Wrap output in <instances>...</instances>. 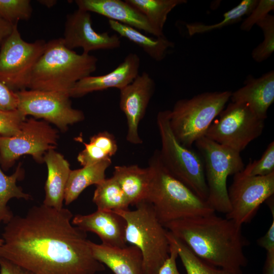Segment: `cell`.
<instances>
[{"mask_svg": "<svg viewBox=\"0 0 274 274\" xmlns=\"http://www.w3.org/2000/svg\"><path fill=\"white\" fill-rule=\"evenodd\" d=\"M48 176L45 186L43 204L60 210L63 208L64 191L71 169L68 161L54 149L48 151L44 156Z\"/></svg>", "mask_w": 274, "mask_h": 274, "instance_id": "cell-21", "label": "cell"}, {"mask_svg": "<svg viewBox=\"0 0 274 274\" xmlns=\"http://www.w3.org/2000/svg\"><path fill=\"white\" fill-rule=\"evenodd\" d=\"M155 89L154 80L146 72L139 74L128 85L120 89L119 106L127 125V141L134 145L142 143L139 126L146 112Z\"/></svg>", "mask_w": 274, "mask_h": 274, "instance_id": "cell-15", "label": "cell"}, {"mask_svg": "<svg viewBox=\"0 0 274 274\" xmlns=\"http://www.w3.org/2000/svg\"><path fill=\"white\" fill-rule=\"evenodd\" d=\"M195 144L204 160L208 189L206 201L215 212L226 214L231 210L227 187V178L241 172L244 168L240 153L205 136Z\"/></svg>", "mask_w": 274, "mask_h": 274, "instance_id": "cell-8", "label": "cell"}, {"mask_svg": "<svg viewBox=\"0 0 274 274\" xmlns=\"http://www.w3.org/2000/svg\"><path fill=\"white\" fill-rule=\"evenodd\" d=\"M26 116L19 110H0V135L13 136L17 134Z\"/></svg>", "mask_w": 274, "mask_h": 274, "instance_id": "cell-34", "label": "cell"}, {"mask_svg": "<svg viewBox=\"0 0 274 274\" xmlns=\"http://www.w3.org/2000/svg\"><path fill=\"white\" fill-rule=\"evenodd\" d=\"M38 2L47 8H51L57 3L55 0H39Z\"/></svg>", "mask_w": 274, "mask_h": 274, "instance_id": "cell-42", "label": "cell"}, {"mask_svg": "<svg viewBox=\"0 0 274 274\" xmlns=\"http://www.w3.org/2000/svg\"><path fill=\"white\" fill-rule=\"evenodd\" d=\"M92 201L97 210L116 211L128 209L130 203L116 180L105 179L96 185Z\"/></svg>", "mask_w": 274, "mask_h": 274, "instance_id": "cell-27", "label": "cell"}, {"mask_svg": "<svg viewBox=\"0 0 274 274\" xmlns=\"http://www.w3.org/2000/svg\"><path fill=\"white\" fill-rule=\"evenodd\" d=\"M110 28L120 36L140 47L152 59L160 61L165 57L167 51L173 48V42L165 37L153 38L141 33L140 30L118 22L109 20Z\"/></svg>", "mask_w": 274, "mask_h": 274, "instance_id": "cell-24", "label": "cell"}, {"mask_svg": "<svg viewBox=\"0 0 274 274\" xmlns=\"http://www.w3.org/2000/svg\"><path fill=\"white\" fill-rule=\"evenodd\" d=\"M272 221L266 233L257 241V244L266 252L274 251V214Z\"/></svg>", "mask_w": 274, "mask_h": 274, "instance_id": "cell-39", "label": "cell"}, {"mask_svg": "<svg viewBox=\"0 0 274 274\" xmlns=\"http://www.w3.org/2000/svg\"><path fill=\"white\" fill-rule=\"evenodd\" d=\"M168 241L170 245L169 255L160 267L158 274H181L176 264V259L178 257L177 248L172 242Z\"/></svg>", "mask_w": 274, "mask_h": 274, "instance_id": "cell-37", "label": "cell"}, {"mask_svg": "<svg viewBox=\"0 0 274 274\" xmlns=\"http://www.w3.org/2000/svg\"><path fill=\"white\" fill-rule=\"evenodd\" d=\"M167 236L168 239L176 247L178 256L180 258L187 274H234L206 262L168 230Z\"/></svg>", "mask_w": 274, "mask_h": 274, "instance_id": "cell-29", "label": "cell"}, {"mask_svg": "<svg viewBox=\"0 0 274 274\" xmlns=\"http://www.w3.org/2000/svg\"><path fill=\"white\" fill-rule=\"evenodd\" d=\"M72 223L85 232L95 233L104 245L119 248L126 246L125 222L113 211L97 210L87 215L77 214L73 216Z\"/></svg>", "mask_w": 274, "mask_h": 274, "instance_id": "cell-17", "label": "cell"}, {"mask_svg": "<svg viewBox=\"0 0 274 274\" xmlns=\"http://www.w3.org/2000/svg\"><path fill=\"white\" fill-rule=\"evenodd\" d=\"M164 227L208 264L234 274H242L248 263L244 253L247 240L242 226L215 213L177 220Z\"/></svg>", "mask_w": 274, "mask_h": 274, "instance_id": "cell-2", "label": "cell"}, {"mask_svg": "<svg viewBox=\"0 0 274 274\" xmlns=\"http://www.w3.org/2000/svg\"><path fill=\"white\" fill-rule=\"evenodd\" d=\"M90 12L78 9L67 15L63 38L65 46L71 50L81 48L84 53L98 50H110L119 48L121 41L116 35L108 32L98 33L92 25Z\"/></svg>", "mask_w": 274, "mask_h": 274, "instance_id": "cell-14", "label": "cell"}, {"mask_svg": "<svg viewBox=\"0 0 274 274\" xmlns=\"http://www.w3.org/2000/svg\"><path fill=\"white\" fill-rule=\"evenodd\" d=\"M149 188L146 201L164 226L173 221L215 213L208 203L173 176L162 162L159 150L150 157Z\"/></svg>", "mask_w": 274, "mask_h": 274, "instance_id": "cell-3", "label": "cell"}, {"mask_svg": "<svg viewBox=\"0 0 274 274\" xmlns=\"http://www.w3.org/2000/svg\"><path fill=\"white\" fill-rule=\"evenodd\" d=\"M16 92L19 99L17 109L25 116L43 118L62 131L84 119L82 111L72 107L67 93L32 89Z\"/></svg>", "mask_w": 274, "mask_h": 274, "instance_id": "cell-12", "label": "cell"}, {"mask_svg": "<svg viewBox=\"0 0 274 274\" xmlns=\"http://www.w3.org/2000/svg\"><path fill=\"white\" fill-rule=\"evenodd\" d=\"M111 163V158H108L81 168L71 170L64 191L65 204H70L77 199L87 187L96 185L104 180L106 172Z\"/></svg>", "mask_w": 274, "mask_h": 274, "instance_id": "cell-23", "label": "cell"}, {"mask_svg": "<svg viewBox=\"0 0 274 274\" xmlns=\"http://www.w3.org/2000/svg\"><path fill=\"white\" fill-rule=\"evenodd\" d=\"M205 136L239 153L259 137L264 128V119L245 104L231 102L219 114Z\"/></svg>", "mask_w": 274, "mask_h": 274, "instance_id": "cell-9", "label": "cell"}, {"mask_svg": "<svg viewBox=\"0 0 274 274\" xmlns=\"http://www.w3.org/2000/svg\"><path fill=\"white\" fill-rule=\"evenodd\" d=\"M14 24H13L0 16V49L6 39L12 33Z\"/></svg>", "mask_w": 274, "mask_h": 274, "instance_id": "cell-40", "label": "cell"}, {"mask_svg": "<svg viewBox=\"0 0 274 274\" xmlns=\"http://www.w3.org/2000/svg\"><path fill=\"white\" fill-rule=\"evenodd\" d=\"M156 120L161 144L159 152L164 165L173 176L206 201L208 189L203 162L195 152L182 145L176 138L170 125L169 110L158 112Z\"/></svg>", "mask_w": 274, "mask_h": 274, "instance_id": "cell-7", "label": "cell"}, {"mask_svg": "<svg viewBox=\"0 0 274 274\" xmlns=\"http://www.w3.org/2000/svg\"><path fill=\"white\" fill-rule=\"evenodd\" d=\"M32 12L29 0H0V16L13 24L29 19Z\"/></svg>", "mask_w": 274, "mask_h": 274, "instance_id": "cell-32", "label": "cell"}, {"mask_svg": "<svg viewBox=\"0 0 274 274\" xmlns=\"http://www.w3.org/2000/svg\"><path fill=\"white\" fill-rule=\"evenodd\" d=\"M18 103L16 92L0 81V110L6 111L17 110Z\"/></svg>", "mask_w": 274, "mask_h": 274, "instance_id": "cell-36", "label": "cell"}, {"mask_svg": "<svg viewBox=\"0 0 274 274\" xmlns=\"http://www.w3.org/2000/svg\"><path fill=\"white\" fill-rule=\"evenodd\" d=\"M231 93L230 91L205 92L190 98L178 100L169 110V122L179 142L190 148L204 136Z\"/></svg>", "mask_w": 274, "mask_h": 274, "instance_id": "cell-6", "label": "cell"}, {"mask_svg": "<svg viewBox=\"0 0 274 274\" xmlns=\"http://www.w3.org/2000/svg\"><path fill=\"white\" fill-rule=\"evenodd\" d=\"M135 206L133 210L113 212L125 222L126 244L136 247L142 253L143 274H158L169 255L167 230L159 221L150 203L144 200Z\"/></svg>", "mask_w": 274, "mask_h": 274, "instance_id": "cell-5", "label": "cell"}, {"mask_svg": "<svg viewBox=\"0 0 274 274\" xmlns=\"http://www.w3.org/2000/svg\"><path fill=\"white\" fill-rule=\"evenodd\" d=\"M140 58L128 54L114 70L100 76H89L77 82L69 91L70 97H80L94 91L115 88L119 90L131 83L139 74Z\"/></svg>", "mask_w": 274, "mask_h": 274, "instance_id": "cell-16", "label": "cell"}, {"mask_svg": "<svg viewBox=\"0 0 274 274\" xmlns=\"http://www.w3.org/2000/svg\"><path fill=\"white\" fill-rule=\"evenodd\" d=\"M0 274H33L29 270L0 257Z\"/></svg>", "mask_w": 274, "mask_h": 274, "instance_id": "cell-38", "label": "cell"}, {"mask_svg": "<svg viewBox=\"0 0 274 274\" xmlns=\"http://www.w3.org/2000/svg\"><path fill=\"white\" fill-rule=\"evenodd\" d=\"M274 194V173L264 176L234 175L228 190L231 210L226 218L242 226L250 223L261 204Z\"/></svg>", "mask_w": 274, "mask_h": 274, "instance_id": "cell-13", "label": "cell"}, {"mask_svg": "<svg viewBox=\"0 0 274 274\" xmlns=\"http://www.w3.org/2000/svg\"><path fill=\"white\" fill-rule=\"evenodd\" d=\"M274 10L273 0H260L241 25V29L250 31L253 26L259 21L264 18L269 12Z\"/></svg>", "mask_w": 274, "mask_h": 274, "instance_id": "cell-35", "label": "cell"}, {"mask_svg": "<svg viewBox=\"0 0 274 274\" xmlns=\"http://www.w3.org/2000/svg\"><path fill=\"white\" fill-rule=\"evenodd\" d=\"M23 175V170L20 165L10 176L5 175L0 167V224L2 223L7 224L14 217L7 206L11 199H32L30 195L24 192L16 184L17 181L22 179Z\"/></svg>", "mask_w": 274, "mask_h": 274, "instance_id": "cell-28", "label": "cell"}, {"mask_svg": "<svg viewBox=\"0 0 274 274\" xmlns=\"http://www.w3.org/2000/svg\"><path fill=\"white\" fill-rule=\"evenodd\" d=\"M147 19L158 37H164L163 27L168 14L186 0H125Z\"/></svg>", "mask_w": 274, "mask_h": 274, "instance_id": "cell-25", "label": "cell"}, {"mask_svg": "<svg viewBox=\"0 0 274 274\" xmlns=\"http://www.w3.org/2000/svg\"><path fill=\"white\" fill-rule=\"evenodd\" d=\"M262 29L264 40L252 52L253 59L258 62L267 59L274 51V16L269 14L256 24Z\"/></svg>", "mask_w": 274, "mask_h": 274, "instance_id": "cell-31", "label": "cell"}, {"mask_svg": "<svg viewBox=\"0 0 274 274\" xmlns=\"http://www.w3.org/2000/svg\"><path fill=\"white\" fill-rule=\"evenodd\" d=\"M241 172L249 176H264L274 173V142L268 145L259 159L250 161Z\"/></svg>", "mask_w": 274, "mask_h": 274, "instance_id": "cell-33", "label": "cell"}, {"mask_svg": "<svg viewBox=\"0 0 274 274\" xmlns=\"http://www.w3.org/2000/svg\"><path fill=\"white\" fill-rule=\"evenodd\" d=\"M258 2V0H243L236 6L225 13L223 19L215 24L206 25L200 23H188L186 28L188 34L192 36L196 34L220 29L225 26L236 23L239 21L243 16H248L255 8Z\"/></svg>", "mask_w": 274, "mask_h": 274, "instance_id": "cell-30", "label": "cell"}, {"mask_svg": "<svg viewBox=\"0 0 274 274\" xmlns=\"http://www.w3.org/2000/svg\"><path fill=\"white\" fill-rule=\"evenodd\" d=\"M266 253L263 274H274V251Z\"/></svg>", "mask_w": 274, "mask_h": 274, "instance_id": "cell-41", "label": "cell"}, {"mask_svg": "<svg viewBox=\"0 0 274 274\" xmlns=\"http://www.w3.org/2000/svg\"><path fill=\"white\" fill-rule=\"evenodd\" d=\"M126 195L130 205L135 206L146 200L150 184L148 167H140L136 164L117 165L112 176Z\"/></svg>", "mask_w": 274, "mask_h": 274, "instance_id": "cell-22", "label": "cell"}, {"mask_svg": "<svg viewBox=\"0 0 274 274\" xmlns=\"http://www.w3.org/2000/svg\"><path fill=\"white\" fill-rule=\"evenodd\" d=\"M4 243V239L2 238H0V247L2 246Z\"/></svg>", "mask_w": 274, "mask_h": 274, "instance_id": "cell-43", "label": "cell"}, {"mask_svg": "<svg viewBox=\"0 0 274 274\" xmlns=\"http://www.w3.org/2000/svg\"><path fill=\"white\" fill-rule=\"evenodd\" d=\"M97 60L89 53L68 49L62 38L51 40L33 69L28 88L68 94L77 82L95 72Z\"/></svg>", "mask_w": 274, "mask_h": 274, "instance_id": "cell-4", "label": "cell"}, {"mask_svg": "<svg viewBox=\"0 0 274 274\" xmlns=\"http://www.w3.org/2000/svg\"><path fill=\"white\" fill-rule=\"evenodd\" d=\"M78 9L94 12L109 20L143 30L159 38L146 17L125 1L121 0H76Z\"/></svg>", "mask_w": 274, "mask_h": 274, "instance_id": "cell-18", "label": "cell"}, {"mask_svg": "<svg viewBox=\"0 0 274 274\" xmlns=\"http://www.w3.org/2000/svg\"><path fill=\"white\" fill-rule=\"evenodd\" d=\"M85 148L77 156V160L83 166L111 158L118 150L114 136L108 131L100 132L90 139L89 143L83 142Z\"/></svg>", "mask_w": 274, "mask_h": 274, "instance_id": "cell-26", "label": "cell"}, {"mask_svg": "<svg viewBox=\"0 0 274 274\" xmlns=\"http://www.w3.org/2000/svg\"><path fill=\"white\" fill-rule=\"evenodd\" d=\"M89 245L95 259L114 274H143L142 255L136 247H114L90 241Z\"/></svg>", "mask_w": 274, "mask_h": 274, "instance_id": "cell-20", "label": "cell"}, {"mask_svg": "<svg viewBox=\"0 0 274 274\" xmlns=\"http://www.w3.org/2000/svg\"><path fill=\"white\" fill-rule=\"evenodd\" d=\"M58 138V131L48 122L26 119L16 135H0V163L8 169L23 155H31L38 162H44L45 153L56 148Z\"/></svg>", "mask_w": 274, "mask_h": 274, "instance_id": "cell-11", "label": "cell"}, {"mask_svg": "<svg viewBox=\"0 0 274 274\" xmlns=\"http://www.w3.org/2000/svg\"><path fill=\"white\" fill-rule=\"evenodd\" d=\"M18 23L0 49V81L14 91L28 88L33 69L47 44L43 40L24 41Z\"/></svg>", "mask_w": 274, "mask_h": 274, "instance_id": "cell-10", "label": "cell"}, {"mask_svg": "<svg viewBox=\"0 0 274 274\" xmlns=\"http://www.w3.org/2000/svg\"><path fill=\"white\" fill-rule=\"evenodd\" d=\"M231 102L248 105L260 118L265 119L267 111L274 101V72L258 78L248 76L243 87L232 92Z\"/></svg>", "mask_w": 274, "mask_h": 274, "instance_id": "cell-19", "label": "cell"}, {"mask_svg": "<svg viewBox=\"0 0 274 274\" xmlns=\"http://www.w3.org/2000/svg\"><path fill=\"white\" fill-rule=\"evenodd\" d=\"M72 213L42 204L14 216L2 233L0 257L33 274H95L105 266L93 257L85 232L72 223Z\"/></svg>", "mask_w": 274, "mask_h": 274, "instance_id": "cell-1", "label": "cell"}]
</instances>
